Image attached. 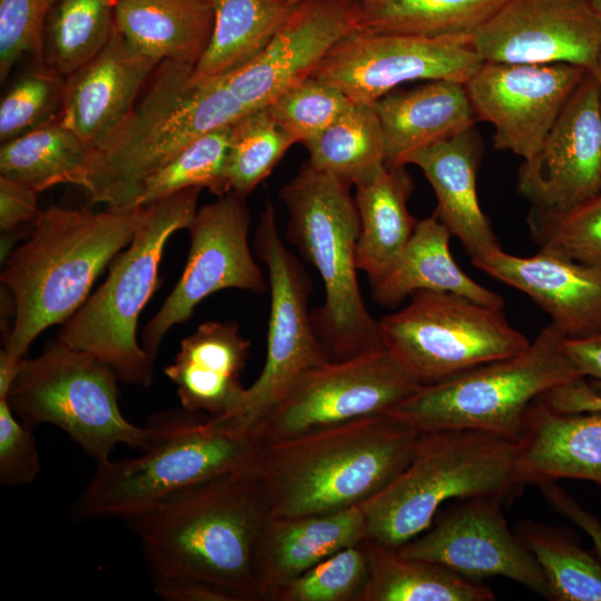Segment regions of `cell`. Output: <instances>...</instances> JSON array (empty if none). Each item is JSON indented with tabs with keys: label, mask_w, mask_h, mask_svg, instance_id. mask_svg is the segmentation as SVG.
I'll use <instances>...</instances> for the list:
<instances>
[{
	"label": "cell",
	"mask_w": 601,
	"mask_h": 601,
	"mask_svg": "<svg viewBox=\"0 0 601 601\" xmlns=\"http://www.w3.org/2000/svg\"><path fill=\"white\" fill-rule=\"evenodd\" d=\"M147 213L148 206L100 211L51 206L40 211L29 238L12 249L0 275L13 316L0 365H18L45 329L65 324L80 308Z\"/></svg>",
	"instance_id": "obj_1"
},
{
	"label": "cell",
	"mask_w": 601,
	"mask_h": 601,
	"mask_svg": "<svg viewBox=\"0 0 601 601\" xmlns=\"http://www.w3.org/2000/svg\"><path fill=\"white\" fill-rule=\"evenodd\" d=\"M270 516L266 487L248 469L185 487L126 521L152 580L196 578L259 601L255 554Z\"/></svg>",
	"instance_id": "obj_2"
},
{
	"label": "cell",
	"mask_w": 601,
	"mask_h": 601,
	"mask_svg": "<svg viewBox=\"0 0 601 601\" xmlns=\"http://www.w3.org/2000/svg\"><path fill=\"white\" fill-rule=\"evenodd\" d=\"M420 433L380 414L263 442L255 471L272 515L325 514L361 505L406 467Z\"/></svg>",
	"instance_id": "obj_3"
},
{
	"label": "cell",
	"mask_w": 601,
	"mask_h": 601,
	"mask_svg": "<svg viewBox=\"0 0 601 601\" xmlns=\"http://www.w3.org/2000/svg\"><path fill=\"white\" fill-rule=\"evenodd\" d=\"M191 65L161 61L122 122L91 150L83 189L93 204L136 206L145 180L188 144L250 111L223 79L197 82Z\"/></svg>",
	"instance_id": "obj_4"
},
{
	"label": "cell",
	"mask_w": 601,
	"mask_h": 601,
	"mask_svg": "<svg viewBox=\"0 0 601 601\" xmlns=\"http://www.w3.org/2000/svg\"><path fill=\"white\" fill-rule=\"evenodd\" d=\"M152 436L134 459L97 464L77 504L83 520H127L185 487L255 469L263 441L243 430L184 407L155 414Z\"/></svg>",
	"instance_id": "obj_5"
},
{
	"label": "cell",
	"mask_w": 601,
	"mask_h": 601,
	"mask_svg": "<svg viewBox=\"0 0 601 601\" xmlns=\"http://www.w3.org/2000/svg\"><path fill=\"white\" fill-rule=\"evenodd\" d=\"M351 186L306 162L279 190L288 213L286 238L323 282L324 302L312 319L333 362L384 347L358 285L359 220Z\"/></svg>",
	"instance_id": "obj_6"
},
{
	"label": "cell",
	"mask_w": 601,
	"mask_h": 601,
	"mask_svg": "<svg viewBox=\"0 0 601 601\" xmlns=\"http://www.w3.org/2000/svg\"><path fill=\"white\" fill-rule=\"evenodd\" d=\"M518 452V440L489 432H421L406 467L361 504L367 539L397 549L426 531L445 501L514 499L524 486L516 475Z\"/></svg>",
	"instance_id": "obj_7"
},
{
	"label": "cell",
	"mask_w": 601,
	"mask_h": 601,
	"mask_svg": "<svg viewBox=\"0 0 601 601\" xmlns=\"http://www.w3.org/2000/svg\"><path fill=\"white\" fill-rule=\"evenodd\" d=\"M201 188H188L148 205L130 244L117 255L105 282L57 333L56 341L108 364L120 382L147 387L154 365L137 339L141 311L159 285L170 236L187 229Z\"/></svg>",
	"instance_id": "obj_8"
},
{
	"label": "cell",
	"mask_w": 601,
	"mask_h": 601,
	"mask_svg": "<svg viewBox=\"0 0 601 601\" xmlns=\"http://www.w3.org/2000/svg\"><path fill=\"white\" fill-rule=\"evenodd\" d=\"M552 323L522 353L421 386L387 414L424 431L474 430L519 440L532 405L582 376Z\"/></svg>",
	"instance_id": "obj_9"
},
{
	"label": "cell",
	"mask_w": 601,
	"mask_h": 601,
	"mask_svg": "<svg viewBox=\"0 0 601 601\" xmlns=\"http://www.w3.org/2000/svg\"><path fill=\"white\" fill-rule=\"evenodd\" d=\"M118 382L108 364L55 341L20 361L3 398L24 425L59 427L100 464L119 444L147 450L152 436L148 424L137 426L122 415Z\"/></svg>",
	"instance_id": "obj_10"
},
{
	"label": "cell",
	"mask_w": 601,
	"mask_h": 601,
	"mask_svg": "<svg viewBox=\"0 0 601 601\" xmlns=\"http://www.w3.org/2000/svg\"><path fill=\"white\" fill-rule=\"evenodd\" d=\"M378 319L383 346L421 385L524 352L531 344L502 308L447 292L418 290Z\"/></svg>",
	"instance_id": "obj_11"
},
{
	"label": "cell",
	"mask_w": 601,
	"mask_h": 601,
	"mask_svg": "<svg viewBox=\"0 0 601 601\" xmlns=\"http://www.w3.org/2000/svg\"><path fill=\"white\" fill-rule=\"evenodd\" d=\"M254 247L270 295L266 358L237 411L217 418L253 432L307 373L331 361L308 309L312 280L282 240L270 201L260 214Z\"/></svg>",
	"instance_id": "obj_12"
},
{
	"label": "cell",
	"mask_w": 601,
	"mask_h": 601,
	"mask_svg": "<svg viewBox=\"0 0 601 601\" xmlns=\"http://www.w3.org/2000/svg\"><path fill=\"white\" fill-rule=\"evenodd\" d=\"M421 386L385 347L329 361L307 373L255 433L278 441L387 414Z\"/></svg>",
	"instance_id": "obj_13"
},
{
	"label": "cell",
	"mask_w": 601,
	"mask_h": 601,
	"mask_svg": "<svg viewBox=\"0 0 601 601\" xmlns=\"http://www.w3.org/2000/svg\"><path fill=\"white\" fill-rule=\"evenodd\" d=\"M246 197L229 193L197 208L189 226L185 268L170 294L141 332V346L156 362L166 334L187 322L209 295L227 288L262 294L268 278L255 262L248 234Z\"/></svg>",
	"instance_id": "obj_14"
},
{
	"label": "cell",
	"mask_w": 601,
	"mask_h": 601,
	"mask_svg": "<svg viewBox=\"0 0 601 601\" xmlns=\"http://www.w3.org/2000/svg\"><path fill=\"white\" fill-rule=\"evenodd\" d=\"M483 59L469 37H427L356 30L341 39L312 76L352 102L372 105L412 81L466 82Z\"/></svg>",
	"instance_id": "obj_15"
},
{
	"label": "cell",
	"mask_w": 601,
	"mask_h": 601,
	"mask_svg": "<svg viewBox=\"0 0 601 601\" xmlns=\"http://www.w3.org/2000/svg\"><path fill=\"white\" fill-rule=\"evenodd\" d=\"M588 71L570 63L484 61L465 88L476 120L494 128V147L528 160Z\"/></svg>",
	"instance_id": "obj_16"
},
{
	"label": "cell",
	"mask_w": 601,
	"mask_h": 601,
	"mask_svg": "<svg viewBox=\"0 0 601 601\" xmlns=\"http://www.w3.org/2000/svg\"><path fill=\"white\" fill-rule=\"evenodd\" d=\"M503 503L494 496L463 500L397 550L405 556L442 564L473 581L504 577L551 600L535 558L508 525Z\"/></svg>",
	"instance_id": "obj_17"
},
{
	"label": "cell",
	"mask_w": 601,
	"mask_h": 601,
	"mask_svg": "<svg viewBox=\"0 0 601 601\" xmlns=\"http://www.w3.org/2000/svg\"><path fill=\"white\" fill-rule=\"evenodd\" d=\"M471 43L485 62L570 63L593 71L601 23L587 0H509Z\"/></svg>",
	"instance_id": "obj_18"
},
{
	"label": "cell",
	"mask_w": 601,
	"mask_h": 601,
	"mask_svg": "<svg viewBox=\"0 0 601 601\" xmlns=\"http://www.w3.org/2000/svg\"><path fill=\"white\" fill-rule=\"evenodd\" d=\"M359 0H305L294 6L270 42L249 62L221 77L248 111L268 107L311 76L325 55L358 29Z\"/></svg>",
	"instance_id": "obj_19"
},
{
	"label": "cell",
	"mask_w": 601,
	"mask_h": 601,
	"mask_svg": "<svg viewBox=\"0 0 601 601\" xmlns=\"http://www.w3.org/2000/svg\"><path fill=\"white\" fill-rule=\"evenodd\" d=\"M518 189L531 205L566 208L601 190V106L599 85L588 71L539 151L523 160Z\"/></svg>",
	"instance_id": "obj_20"
},
{
	"label": "cell",
	"mask_w": 601,
	"mask_h": 601,
	"mask_svg": "<svg viewBox=\"0 0 601 601\" xmlns=\"http://www.w3.org/2000/svg\"><path fill=\"white\" fill-rule=\"evenodd\" d=\"M159 63L115 27L107 46L66 78L60 120L93 148L129 115L138 92Z\"/></svg>",
	"instance_id": "obj_21"
},
{
	"label": "cell",
	"mask_w": 601,
	"mask_h": 601,
	"mask_svg": "<svg viewBox=\"0 0 601 601\" xmlns=\"http://www.w3.org/2000/svg\"><path fill=\"white\" fill-rule=\"evenodd\" d=\"M472 264L526 294L566 338L601 331V272L539 250L518 256L497 249Z\"/></svg>",
	"instance_id": "obj_22"
},
{
	"label": "cell",
	"mask_w": 601,
	"mask_h": 601,
	"mask_svg": "<svg viewBox=\"0 0 601 601\" xmlns=\"http://www.w3.org/2000/svg\"><path fill=\"white\" fill-rule=\"evenodd\" d=\"M250 342L233 321H208L186 336L174 361L164 368L177 388L181 407L225 418L240 406L246 387L240 375Z\"/></svg>",
	"instance_id": "obj_23"
},
{
	"label": "cell",
	"mask_w": 601,
	"mask_h": 601,
	"mask_svg": "<svg viewBox=\"0 0 601 601\" xmlns=\"http://www.w3.org/2000/svg\"><path fill=\"white\" fill-rule=\"evenodd\" d=\"M482 144L475 127L410 155L436 196L435 215L456 237L471 262L501 249L489 217L482 211L476 193V175Z\"/></svg>",
	"instance_id": "obj_24"
},
{
	"label": "cell",
	"mask_w": 601,
	"mask_h": 601,
	"mask_svg": "<svg viewBox=\"0 0 601 601\" xmlns=\"http://www.w3.org/2000/svg\"><path fill=\"white\" fill-rule=\"evenodd\" d=\"M367 538L361 505L299 516H270L255 554L259 601L337 551Z\"/></svg>",
	"instance_id": "obj_25"
},
{
	"label": "cell",
	"mask_w": 601,
	"mask_h": 601,
	"mask_svg": "<svg viewBox=\"0 0 601 601\" xmlns=\"http://www.w3.org/2000/svg\"><path fill=\"white\" fill-rule=\"evenodd\" d=\"M518 443L516 475L522 485L560 479L601 485V413H559L539 398Z\"/></svg>",
	"instance_id": "obj_26"
},
{
	"label": "cell",
	"mask_w": 601,
	"mask_h": 601,
	"mask_svg": "<svg viewBox=\"0 0 601 601\" xmlns=\"http://www.w3.org/2000/svg\"><path fill=\"white\" fill-rule=\"evenodd\" d=\"M372 106L388 166H405L410 155L475 127L476 121L465 83L453 80L395 89Z\"/></svg>",
	"instance_id": "obj_27"
},
{
	"label": "cell",
	"mask_w": 601,
	"mask_h": 601,
	"mask_svg": "<svg viewBox=\"0 0 601 601\" xmlns=\"http://www.w3.org/2000/svg\"><path fill=\"white\" fill-rule=\"evenodd\" d=\"M353 186L359 220L356 264L372 286L393 268L418 223L407 209L414 183L405 166L384 162Z\"/></svg>",
	"instance_id": "obj_28"
},
{
	"label": "cell",
	"mask_w": 601,
	"mask_h": 601,
	"mask_svg": "<svg viewBox=\"0 0 601 601\" xmlns=\"http://www.w3.org/2000/svg\"><path fill=\"white\" fill-rule=\"evenodd\" d=\"M452 234L435 214L418 220L415 230L390 273L371 286L373 300L396 307L418 290L447 292L477 303L503 308L501 295L467 276L450 252Z\"/></svg>",
	"instance_id": "obj_29"
},
{
	"label": "cell",
	"mask_w": 601,
	"mask_h": 601,
	"mask_svg": "<svg viewBox=\"0 0 601 601\" xmlns=\"http://www.w3.org/2000/svg\"><path fill=\"white\" fill-rule=\"evenodd\" d=\"M115 27L137 49L195 66L214 27L217 0H114Z\"/></svg>",
	"instance_id": "obj_30"
},
{
	"label": "cell",
	"mask_w": 601,
	"mask_h": 601,
	"mask_svg": "<svg viewBox=\"0 0 601 601\" xmlns=\"http://www.w3.org/2000/svg\"><path fill=\"white\" fill-rule=\"evenodd\" d=\"M368 560L367 582L358 601H493L494 592L480 581L449 568L410 558L364 539Z\"/></svg>",
	"instance_id": "obj_31"
},
{
	"label": "cell",
	"mask_w": 601,
	"mask_h": 601,
	"mask_svg": "<svg viewBox=\"0 0 601 601\" xmlns=\"http://www.w3.org/2000/svg\"><path fill=\"white\" fill-rule=\"evenodd\" d=\"M293 7L280 0H217L213 32L193 79H218L249 62L270 42Z\"/></svg>",
	"instance_id": "obj_32"
},
{
	"label": "cell",
	"mask_w": 601,
	"mask_h": 601,
	"mask_svg": "<svg viewBox=\"0 0 601 601\" xmlns=\"http://www.w3.org/2000/svg\"><path fill=\"white\" fill-rule=\"evenodd\" d=\"M91 150L59 115L39 127L2 142L0 176L37 193L72 184L83 187Z\"/></svg>",
	"instance_id": "obj_33"
},
{
	"label": "cell",
	"mask_w": 601,
	"mask_h": 601,
	"mask_svg": "<svg viewBox=\"0 0 601 601\" xmlns=\"http://www.w3.org/2000/svg\"><path fill=\"white\" fill-rule=\"evenodd\" d=\"M509 0H359L358 30L471 38Z\"/></svg>",
	"instance_id": "obj_34"
},
{
	"label": "cell",
	"mask_w": 601,
	"mask_h": 601,
	"mask_svg": "<svg viewBox=\"0 0 601 601\" xmlns=\"http://www.w3.org/2000/svg\"><path fill=\"white\" fill-rule=\"evenodd\" d=\"M514 531L531 551L554 601H601V561L569 529L523 520Z\"/></svg>",
	"instance_id": "obj_35"
},
{
	"label": "cell",
	"mask_w": 601,
	"mask_h": 601,
	"mask_svg": "<svg viewBox=\"0 0 601 601\" xmlns=\"http://www.w3.org/2000/svg\"><path fill=\"white\" fill-rule=\"evenodd\" d=\"M114 31V0H56L45 23V65L67 78L96 57Z\"/></svg>",
	"instance_id": "obj_36"
},
{
	"label": "cell",
	"mask_w": 601,
	"mask_h": 601,
	"mask_svg": "<svg viewBox=\"0 0 601 601\" xmlns=\"http://www.w3.org/2000/svg\"><path fill=\"white\" fill-rule=\"evenodd\" d=\"M308 164L352 186L385 162L381 126L372 105L355 104L317 136L303 144Z\"/></svg>",
	"instance_id": "obj_37"
},
{
	"label": "cell",
	"mask_w": 601,
	"mask_h": 601,
	"mask_svg": "<svg viewBox=\"0 0 601 601\" xmlns=\"http://www.w3.org/2000/svg\"><path fill=\"white\" fill-rule=\"evenodd\" d=\"M230 128L207 132L188 144L144 183L136 206H148L188 188H206L218 197L227 193L225 171Z\"/></svg>",
	"instance_id": "obj_38"
},
{
	"label": "cell",
	"mask_w": 601,
	"mask_h": 601,
	"mask_svg": "<svg viewBox=\"0 0 601 601\" xmlns=\"http://www.w3.org/2000/svg\"><path fill=\"white\" fill-rule=\"evenodd\" d=\"M294 144L267 107L242 117L230 128L225 171L227 193L247 197Z\"/></svg>",
	"instance_id": "obj_39"
},
{
	"label": "cell",
	"mask_w": 601,
	"mask_h": 601,
	"mask_svg": "<svg viewBox=\"0 0 601 601\" xmlns=\"http://www.w3.org/2000/svg\"><path fill=\"white\" fill-rule=\"evenodd\" d=\"M526 223L539 250L601 272V190L566 208L531 205Z\"/></svg>",
	"instance_id": "obj_40"
},
{
	"label": "cell",
	"mask_w": 601,
	"mask_h": 601,
	"mask_svg": "<svg viewBox=\"0 0 601 601\" xmlns=\"http://www.w3.org/2000/svg\"><path fill=\"white\" fill-rule=\"evenodd\" d=\"M363 541L337 551L293 579L270 601H358L368 578Z\"/></svg>",
	"instance_id": "obj_41"
},
{
	"label": "cell",
	"mask_w": 601,
	"mask_h": 601,
	"mask_svg": "<svg viewBox=\"0 0 601 601\" xmlns=\"http://www.w3.org/2000/svg\"><path fill=\"white\" fill-rule=\"evenodd\" d=\"M336 87L308 76L282 92L267 108L294 142L311 140L351 106Z\"/></svg>",
	"instance_id": "obj_42"
},
{
	"label": "cell",
	"mask_w": 601,
	"mask_h": 601,
	"mask_svg": "<svg viewBox=\"0 0 601 601\" xmlns=\"http://www.w3.org/2000/svg\"><path fill=\"white\" fill-rule=\"evenodd\" d=\"M66 77L45 63L20 77L0 104V140L28 132L60 112Z\"/></svg>",
	"instance_id": "obj_43"
},
{
	"label": "cell",
	"mask_w": 601,
	"mask_h": 601,
	"mask_svg": "<svg viewBox=\"0 0 601 601\" xmlns=\"http://www.w3.org/2000/svg\"><path fill=\"white\" fill-rule=\"evenodd\" d=\"M56 0H0V79L24 56L43 61V30Z\"/></svg>",
	"instance_id": "obj_44"
},
{
	"label": "cell",
	"mask_w": 601,
	"mask_h": 601,
	"mask_svg": "<svg viewBox=\"0 0 601 601\" xmlns=\"http://www.w3.org/2000/svg\"><path fill=\"white\" fill-rule=\"evenodd\" d=\"M39 472L33 428L14 415L6 398H0V483L11 487L31 484Z\"/></svg>",
	"instance_id": "obj_45"
},
{
	"label": "cell",
	"mask_w": 601,
	"mask_h": 601,
	"mask_svg": "<svg viewBox=\"0 0 601 601\" xmlns=\"http://www.w3.org/2000/svg\"><path fill=\"white\" fill-rule=\"evenodd\" d=\"M37 191L32 188L0 176V229L1 263L12 252L16 230L33 224L40 214Z\"/></svg>",
	"instance_id": "obj_46"
},
{
	"label": "cell",
	"mask_w": 601,
	"mask_h": 601,
	"mask_svg": "<svg viewBox=\"0 0 601 601\" xmlns=\"http://www.w3.org/2000/svg\"><path fill=\"white\" fill-rule=\"evenodd\" d=\"M154 591L166 601H246L221 585L188 577L154 579Z\"/></svg>",
	"instance_id": "obj_47"
},
{
	"label": "cell",
	"mask_w": 601,
	"mask_h": 601,
	"mask_svg": "<svg viewBox=\"0 0 601 601\" xmlns=\"http://www.w3.org/2000/svg\"><path fill=\"white\" fill-rule=\"evenodd\" d=\"M540 401L559 413H601V391L590 385L584 376L556 386Z\"/></svg>",
	"instance_id": "obj_48"
},
{
	"label": "cell",
	"mask_w": 601,
	"mask_h": 601,
	"mask_svg": "<svg viewBox=\"0 0 601 601\" xmlns=\"http://www.w3.org/2000/svg\"><path fill=\"white\" fill-rule=\"evenodd\" d=\"M544 500L558 513L581 528L591 539L594 553L601 561V522L555 482L538 485Z\"/></svg>",
	"instance_id": "obj_49"
},
{
	"label": "cell",
	"mask_w": 601,
	"mask_h": 601,
	"mask_svg": "<svg viewBox=\"0 0 601 601\" xmlns=\"http://www.w3.org/2000/svg\"><path fill=\"white\" fill-rule=\"evenodd\" d=\"M563 348L579 373L601 390V331L583 337H564Z\"/></svg>",
	"instance_id": "obj_50"
},
{
	"label": "cell",
	"mask_w": 601,
	"mask_h": 601,
	"mask_svg": "<svg viewBox=\"0 0 601 601\" xmlns=\"http://www.w3.org/2000/svg\"><path fill=\"white\" fill-rule=\"evenodd\" d=\"M590 9L601 23V0H587Z\"/></svg>",
	"instance_id": "obj_51"
},
{
	"label": "cell",
	"mask_w": 601,
	"mask_h": 601,
	"mask_svg": "<svg viewBox=\"0 0 601 601\" xmlns=\"http://www.w3.org/2000/svg\"><path fill=\"white\" fill-rule=\"evenodd\" d=\"M591 72H593V75L595 76L598 85H599V97H600V106H601V53L599 56L594 70Z\"/></svg>",
	"instance_id": "obj_52"
},
{
	"label": "cell",
	"mask_w": 601,
	"mask_h": 601,
	"mask_svg": "<svg viewBox=\"0 0 601 601\" xmlns=\"http://www.w3.org/2000/svg\"><path fill=\"white\" fill-rule=\"evenodd\" d=\"M280 1L284 2L285 4L289 6V7H293V6H296L299 2H303L305 0H280Z\"/></svg>",
	"instance_id": "obj_53"
}]
</instances>
